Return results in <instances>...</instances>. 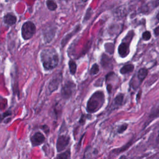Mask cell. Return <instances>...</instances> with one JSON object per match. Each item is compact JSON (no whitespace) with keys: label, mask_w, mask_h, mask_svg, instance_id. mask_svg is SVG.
Wrapping results in <instances>:
<instances>
[{"label":"cell","mask_w":159,"mask_h":159,"mask_svg":"<svg viewBox=\"0 0 159 159\" xmlns=\"http://www.w3.org/2000/svg\"><path fill=\"white\" fill-rule=\"evenodd\" d=\"M40 59L43 68L46 70H52L59 63V56L54 48H45L40 53Z\"/></svg>","instance_id":"6da1fadb"},{"label":"cell","mask_w":159,"mask_h":159,"mask_svg":"<svg viewBox=\"0 0 159 159\" xmlns=\"http://www.w3.org/2000/svg\"><path fill=\"white\" fill-rule=\"evenodd\" d=\"M105 101L104 94L102 91H98L93 94L87 102V111L93 113L98 111L103 105Z\"/></svg>","instance_id":"7a4b0ae2"},{"label":"cell","mask_w":159,"mask_h":159,"mask_svg":"<svg viewBox=\"0 0 159 159\" xmlns=\"http://www.w3.org/2000/svg\"><path fill=\"white\" fill-rule=\"evenodd\" d=\"M35 32V26L31 21H27L22 25L21 34L24 40L31 39Z\"/></svg>","instance_id":"3957f363"},{"label":"cell","mask_w":159,"mask_h":159,"mask_svg":"<svg viewBox=\"0 0 159 159\" xmlns=\"http://www.w3.org/2000/svg\"><path fill=\"white\" fill-rule=\"evenodd\" d=\"M75 84L70 81H66L61 87V94L64 99H69L75 90Z\"/></svg>","instance_id":"277c9868"},{"label":"cell","mask_w":159,"mask_h":159,"mask_svg":"<svg viewBox=\"0 0 159 159\" xmlns=\"http://www.w3.org/2000/svg\"><path fill=\"white\" fill-rule=\"evenodd\" d=\"M70 142V137L67 135H59L57 140L56 149L58 152H61L68 147Z\"/></svg>","instance_id":"5b68a950"},{"label":"cell","mask_w":159,"mask_h":159,"mask_svg":"<svg viewBox=\"0 0 159 159\" xmlns=\"http://www.w3.org/2000/svg\"><path fill=\"white\" fill-rule=\"evenodd\" d=\"M62 80V74L61 72L60 71L59 73H56L51 79L48 83V89L50 93H52L57 89L60 84L61 83Z\"/></svg>","instance_id":"8992f818"},{"label":"cell","mask_w":159,"mask_h":159,"mask_svg":"<svg viewBox=\"0 0 159 159\" xmlns=\"http://www.w3.org/2000/svg\"><path fill=\"white\" fill-rule=\"evenodd\" d=\"M56 32V27L50 25L47 26L43 31V35L44 40L46 42H50L53 39Z\"/></svg>","instance_id":"52a82bcc"},{"label":"cell","mask_w":159,"mask_h":159,"mask_svg":"<svg viewBox=\"0 0 159 159\" xmlns=\"http://www.w3.org/2000/svg\"><path fill=\"white\" fill-rule=\"evenodd\" d=\"M45 140V136L40 132H35L30 137V142L32 147H37L42 144Z\"/></svg>","instance_id":"ba28073f"},{"label":"cell","mask_w":159,"mask_h":159,"mask_svg":"<svg viewBox=\"0 0 159 159\" xmlns=\"http://www.w3.org/2000/svg\"><path fill=\"white\" fill-rule=\"evenodd\" d=\"M118 53L121 57H125L129 54V45L126 42H122L119 45L118 47Z\"/></svg>","instance_id":"9c48e42d"},{"label":"cell","mask_w":159,"mask_h":159,"mask_svg":"<svg viewBox=\"0 0 159 159\" xmlns=\"http://www.w3.org/2000/svg\"><path fill=\"white\" fill-rule=\"evenodd\" d=\"M16 17L11 13L6 14L4 17V22L8 25H12L16 22Z\"/></svg>","instance_id":"30bf717a"},{"label":"cell","mask_w":159,"mask_h":159,"mask_svg":"<svg viewBox=\"0 0 159 159\" xmlns=\"http://www.w3.org/2000/svg\"><path fill=\"white\" fill-rule=\"evenodd\" d=\"M80 30V26H76L75 27V29H73V31H71L70 33L68 34L66 36L64 37V38L62 39L61 42V45L62 47H65V45L66 44V43L69 41V40L71 39V37L75 34L78 31Z\"/></svg>","instance_id":"8fae6325"},{"label":"cell","mask_w":159,"mask_h":159,"mask_svg":"<svg viewBox=\"0 0 159 159\" xmlns=\"http://www.w3.org/2000/svg\"><path fill=\"white\" fill-rule=\"evenodd\" d=\"M147 74H148V70L147 68H140L137 73V78L139 80L140 82H142L146 78Z\"/></svg>","instance_id":"7c38bea8"},{"label":"cell","mask_w":159,"mask_h":159,"mask_svg":"<svg viewBox=\"0 0 159 159\" xmlns=\"http://www.w3.org/2000/svg\"><path fill=\"white\" fill-rule=\"evenodd\" d=\"M55 159H71V152L68 149L63 152L58 154Z\"/></svg>","instance_id":"4fadbf2b"},{"label":"cell","mask_w":159,"mask_h":159,"mask_svg":"<svg viewBox=\"0 0 159 159\" xmlns=\"http://www.w3.org/2000/svg\"><path fill=\"white\" fill-rule=\"evenodd\" d=\"M134 69V66L132 64H127L123 66L120 68V72L121 74H126L127 73L132 71Z\"/></svg>","instance_id":"5bb4252c"},{"label":"cell","mask_w":159,"mask_h":159,"mask_svg":"<svg viewBox=\"0 0 159 159\" xmlns=\"http://www.w3.org/2000/svg\"><path fill=\"white\" fill-rule=\"evenodd\" d=\"M70 71L72 75H74L76 71V64L73 60H70L68 63Z\"/></svg>","instance_id":"9a60e30c"},{"label":"cell","mask_w":159,"mask_h":159,"mask_svg":"<svg viewBox=\"0 0 159 159\" xmlns=\"http://www.w3.org/2000/svg\"><path fill=\"white\" fill-rule=\"evenodd\" d=\"M159 117V106L158 107H157L156 108H155L150 114L149 117L151 119H155L157 117Z\"/></svg>","instance_id":"2e32d148"},{"label":"cell","mask_w":159,"mask_h":159,"mask_svg":"<svg viewBox=\"0 0 159 159\" xmlns=\"http://www.w3.org/2000/svg\"><path fill=\"white\" fill-rule=\"evenodd\" d=\"M46 4L48 9L50 11H55L57 8V4L53 1H47Z\"/></svg>","instance_id":"e0dca14e"},{"label":"cell","mask_w":159,"mask_h":159,"mask_svg":"<svg viewBox=\"0 0 159 159\" xmlns=\"http://www.w3.org/2000/svg\"><path fill=\"white\" fill-rule=\"evenodd\" d=\"M124 99V94H119L114 99V103L116 105H121Z\"/></svg>","instance_id":"ac0fdd59"},{"label":"cell","mask_w":159,"mask_h":159,"mask_svg":"<svg viewBox=\"0 0 159 159\" xmlns=\"http://www.w3.org/2000/svg\"><path fill=\"white\" fill-rule=\"evenodd\" d=\"M99 69L98 65L96 64V63H94L92 66V67H91V68L90 70V74L92 75H96L99 72Z\"/></svg>","instance_id":"d6986e66"},{"label":"cell","mask_w":159,"mask_h":159,"mask_svg":"<svg viewBox=\"0 0 159 159\" xmlns=\"http://www.w3.org/2000/svg\"><path fill=\"white\" fill-rule=\"evenodd\" d=\"M142 38L145 40H148L151 38V33L149 31H145L142 34Z\"/></svg>","instance_id":"ffe728a7"},{"label":"cell","mask_w":159,"mask_h":159,"mask_svg":"<svg viewBox=\"0 0 159 159\" xmlns=\"http://www.w3.org/2000/svg\"><path fill=\"white\" fill-rule=\"evenodd\" d=\"M127 126H128V125H127V124H124L121 125L119 127V128L118 129V130H117L118 133H119V134L123 133V132L127 129Z\"/></svg>","instance_id":"44dd1931"},{"label":"cell","mask_w":159,"mask_h":159,"mask_svg":"<svg viewBox=\"0 0 159 159\" xmlns=\"http://www.w3.org/2000/svg\"><path fill=\"white\" fill-rule=\"evenodd\" d=\"M91 8H89L88 9V10L87 11V12H86V16H85V17H84V20H88V19H89V17H91V12H90L89 14V12L91 11Z\"/></svg>","instance_id":"7402d4cb"},{"label":"cell","mask_w":159,"mask_h":159,"mask_svg":"<svg viewBox=\"0 0 159 159\" xmlns=\"http://www.w3.org/2000/svg\"><path fill=\"white\" fill-rule=\"evenodd\" d=\"M155 142H156V144L157 145V146H158V147H159V130H158V134H157V135Z\"/></svg>","instance_id":"603a6c76"},{"label":"cell","mask_w":159,"mask_h":159,"mask_svg":"<svg viewBox=\"0 0 159 159\" xmlns=\"http://www.w3.org/2000/svg\"><path fill=\"white\" fill-rule=\"evenodd\" d=\"M154 32H155V35H159V26H158V27H157V28H155V30H154Z\"/></svg>","instance_id":"cb8c5ba5"},{"label":"cell","mask_w":159,"mask_h":159,"mask_svg":"<svg viewBox=\"0 0 159 159\" xmlns=\"http://www.w3.org/2000/svg\"><path fill=\"white\" fill-rule=\"evenodd\" d=\"M107 91L109 93H111V89H112V86L111 84H108L107 86Z\"/></svg>","instance_id":"d4e9b609"},{"label":"cell","mask_w":159,"mask_h":159,"mask_svg":"<svg viewBox=\"0 0 159 159\" xmlns=\"http://www.w3.org/2000/svg\"><path fill=\"white\" fill-rule=\"evenodd\" d=\"M140 94H141V91H140L138 93V94H137V101H138L139 97V98H140Z\"/></svg>","instance_id":"484cf974"},{"label":"cell","mask_w":159,"mask_h":159,"mask_svg":"<svg viewBox=\"0 0 159 159\" xmlns=\"http://www.w3.org/2000/svg\"><path fill=\"white\" fill-rule=\"evenodd\" d=\"M119 159H127V157L125 155H122L119 158Z\"/></svg>","instance_id":"4316f807"},{"label":"cell","mask_w":159,"mask_h":159,"mask_svg":"<svg viewBox=\"0 0 159 159\" xmlns=\"http://www.w3.org/2000/svg\"><path fill=\"white\" fill-rule=\"evenodd\" d=\"M4 117H3V116H2L1 114H0V122L2 121V119H3Z\"/></svg>","instance_id":"83f0119b"},{"label":"cell","mask_w":159,"mask_h":159,"mask_svg":"<svg viewBox=\"0 0 159 159\" xmlns=\"http://www.w3.org/2000/svg\"><path fill=\"white\" fill-rule=\"evenodd\" d=\"M157 19L159 20V12H158V13L157 15Z\"/></svg>","instance_id":"f1b7e54d"}]
</instances>
